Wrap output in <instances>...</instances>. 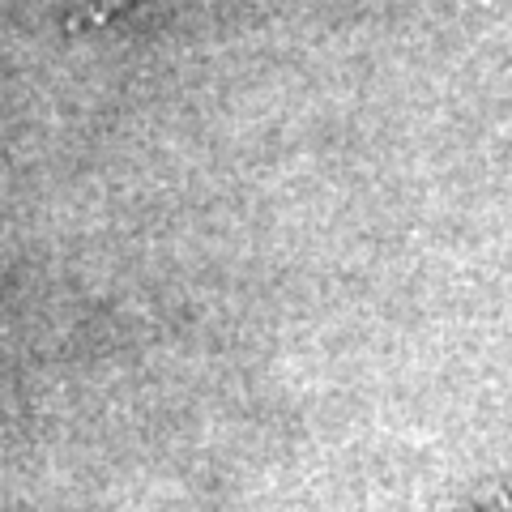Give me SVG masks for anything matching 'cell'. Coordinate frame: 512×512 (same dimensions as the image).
I'll use <instances>...</instances> for the list:
<instances>
[{
	"label": "cell",
	"instance_id": "obj_1",
	"mask_svg": "<svg viewBox=\"0 0 512 512\" xmlns=\"http://www.w3.org/2000/svg\"><path fill=\"white\" fill-rule=\"evenodd\" d=\"M137 5H146V0H94V5L82 13V18H77V26H103V22L120 18V13L137 9Z\"/></svg>",
	"mask_w": 512,
	"mask_h": 512
}]
</instances>
